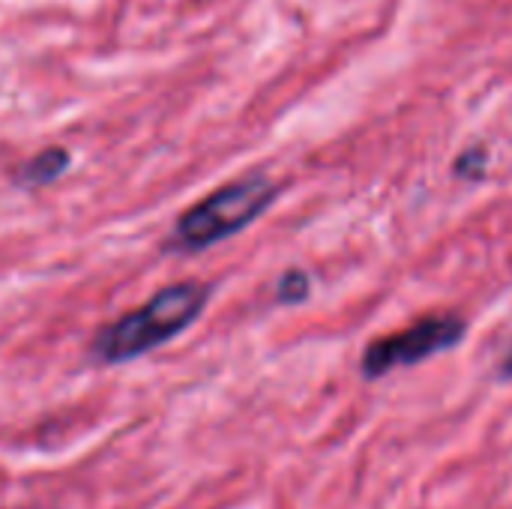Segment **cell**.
<instances>
[{
  "label": "cell",
  "instance_id": "1",
  "mask_svg": "<svg viewBox=\"0 0 512 509\" xmlns=\"http://www.w3.org/2000/svg\"><path fill=\"white\" fill-rule=\"evenodd\" d=\"M210 291V285L195 279L174 282L156 291L144 306L120 315L93 336L90 360L102 366H120L162 348L198 321V315L210 303Z\"/></svg>",
  "mask_w": 512,
  "mask_h": 509
},
{
  "label": "cell",
  "instance_id": "2",
  "mask_svg": "<svg viewBox=\"0 0 512 509\" xmlns=\"http://www.w3.org/2000/svg\"><path fill=\"white\" fill-rule=\"evenodd\" d=\"M276 195L279 186L267 174H246L240 180H231L192 204L177 219L171 237L165 240V249L195 255L216 243H225L228 237L246 231L261 213H267Z\"/></svg>",
  "mask_w": 512,
  "mask_h": 509
},
{
  "label": "cell",
  "instance_id": "3",
  "mask_svg": "<svg viewBox=\"0 0 512 509\" xmlns=\"http://www.w3.org/2000/svg\"><path fill=\"white\" fill-rule=\"evenodd\" d=\"M465 333H468L465 318H459L453 312L420 318L405 330H396V333H387V336L369 342L360 357V372H363V378L375 381L396 369L417 366L429 357H438V354L456 348L465 339Z\"/></svg>",
  "mask_w": 512,
  "mask_h": 509
},
{
  "label": "cell",
  "instance_id": "4",
  "mask_svg": "<svg viewBox=\"0 0 512 509\" xmlns=\"http://www.w3.org/2000/svg\"><path fill=\"white\" fill-rule=\"evenodd\" d=\"M69 162H72L69 150H63V147H45V150H39L36 156H30L18 168L15 180L24 189H39V186H48L57 177H63V171L69 168Z\"/></svg>",
  "mask_w": 512,
  "mask_h": 509
},
{
  "label": "cell",
  "instance_id": "5",
  "mask_svg": "<svg viewBox=\"0 0 512 509\" xmlns=\"http://www.w3.org/2000/svg\"><path fill=\"white\" fill-rule=\"evenodd\" d=\"M309 291H312V279L306 270H285L276 282V303L297 306L309 297Z\"/></svg>",
  "mask_w": 512,
  "mask_h": 509
},
{
  "label": "cell",
  "instance_id": "6",
  "mask_svg": "<svg viewBox=\"0 0 512 509\" xmlns=\"http://www.w3.org/2000/svg\"><path fill=\"white\" fill-rule=\"evenodd\" d=\"M486 165H489V156H486V150H483V147H471V150H465V153L456 159L453 171H456V177L477 180V177H483V174H486Z\"/></svg>",
  "mask_w": 512,
  "mask_h": 509
},
{
  "label": "cell",
  "instance_id": "7",
  "mask_svg": "<svg viewBox=\"0 0 512 509\" xmlns=\"http://www.w3.org/2000/svg\"><path fill=\"white\" fill-rule=\"evenodd\" d=\"M498 375L501 378H512V348L504 354V360H501V369H498Z\"/></svg>",
  "mask_w": 512,
  "mask_h": 509
}]
</instances>
